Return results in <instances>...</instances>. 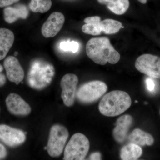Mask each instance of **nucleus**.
Segmentation results:
<instances>
[{
    "label": "nucleus",
    "instance_id": "nucleus-1",
    "mask_svg": "<svg viewBox=\"0 0 160 160\" xmlns=\"http://www.w3.org/2000/svg\"><path fill=\"white\" fill-rule=\"evenodd\" d=\"M86 49L87 56L99 65H105L108 62L113 65L121 58L120 53L106 37L92 38L87 42Z\"/></svg>",
    "mask_w": 160,
    "mask_h": 160
},
{
    "label": "nucleus",
    "instance_id": "nucleus-2",
    "mask_svg": "<svg viewBox=\"0 0 160 160\" xmlns=\"http://www.w3.org/2000/svg\"><path fill=\"white\" fill-rule=\"evenodd\" d=\"M131 99L126 92L114 90L105 95L99 105L100 112L107 117L119 115L131 106Z\"/></svg>",
    "mask_w": 160,
    "mask_h": 160
},
{
    "label": "nucleus",
    "instance_id": "nucleus-3",
    "mask_svg": "<svg viewBox=\"0 0 160 160\" xmlns=\"http://www.w3.org/2000/svg\"><path fill=\"white\" fill-rule=\"evenodd\" d=\"M54 74L53 66L42 61H36L31 65L28 82L32 88L43 89L51 82Z\"/></svg>",
    "mask_w": 160,
    "mask_h": 160
},
{
    "label": "nucleus",
    "instance_id": "nucleus-4",
    "mask_svg": "<svg viewBox=\"0 0 160 160\" xmlns=\"http://www.w3.org/2000/svg\"><path fill=\"white\" fill-rule=\"evenodd\" d=\"M90 147L89 140L82 133H75L66 145L64 151L65 160H82L88 154Z\"/></svg>",
    "mask_w": 160,
    "mask_h": 160
},
{
    "label": "nucleus",
    "instance_id": "nucleus-5",
    "mask_svg": "<svg viewBox=\"0 0 160 160\" xmlns=\"http://www.w3.org/2000/svg\"><path fill=\"white\" fill-rule=\"evenodd\" d=\"M69 135L68 129L65 126L59 124L52 126L47 146L49 156L57 158L62 154Z\"/></svg>",
    "mask_w": 160,
    "mask_h": 160
},
{
    "label": "nucleus",
    "instance_id": "nucleus-6",
    "mask_svg": "<svg viewBox=\"0 0 160 160\" xmlns=\"http://www.w3.org/2000/svg\"><path fill=\"white\" fill-rule=\"evenodd\" d=\"M107 89V85L103 82L91 81L80 86L76 92V97L81 102L89 104L99 99Z\"/></svg>",
    "mask_w": 160,
    "mask_h": 160
},
{
    "label": "nucleus",
    "instance_id": "nucleus-7",
    "mask_svg": "<svg viewBox=\"0 0 160 160\" xmlns=\"http://www.w3.org/2000/svg\"><path fill=\"white\" fill-rule=\"evenodd\" d=\"M138 71L151 78L160 79V58L144 54L137 59L135 64Z\"/></svg>",
    "mask_w": 160,
    "mask_h": 160
},
{
    "label": "nucleus",
    "instance_id": "nucleus-8",
    "mask_svg": "<svg viewBox=\"0 0 160 160\" xmlns=\"http://www.w3.org/2000/svg\"><path fill=\"white\" fill-rule=\"evenodd\" d=\"M78 83L77 76L72 73L65 75L62 78L60 83L62 89L61 97L65 106L70 107L74 104Z\"/></svg>",
    "mask_w": 160,
    "mask_h": 160
},
{
    "label": "nucleus",
    "instance_id": "nucleus-9",
    "mask_svg": "<svg viewBox=\"0 0 160 160\" xmlns=\"http://www.w3.org/2000/svg\"><path fill=\"white\" fill-rule=\"evenodd\" d=\"M25 132L6 125H0V140L11 147H16L25 142Z\"/></svg>",
    "mask_w": 160,
    "mask_h": 160
},
{
    "label": "nucleus",
    "instance_id": "nucleus-10",
    "mask_svg": "<svg viewBox=\"0 0 160 160\" xmlns=\"http://www.w3.org/2000/svg\"><path fill=\"white\" fill-rule=\"evenodd\" d=\"M65 21V16L62 12H52L42 26V34L46 38L54 37L62 28Z\"/></svg>",
    "mask_w": 160,
    "mask_h": 160
},
{
    "label": "nucleus",
    "instance_id": "nucleus-11",
    "mask_svg": "<svg viewBox=\"0 0 160 160\" xmlns=\"http://www.w3.org/2000/svg\"><path fill=\"white\" fill-rule=\"evenodd\" d=\"M6 103L8 111L14 115L26 116L31 112L29 104L16 93L9 94L6 98Z\"/></svg>",
    "mask_w": 160,
    "mask_h": 160
},
{
    "label": "nucleus",
    "instance_id": "nucleus-12",
    "mask_svg": "<svg viewBox=\"0 0 160 160\" xmlns=\"http://www.w3.org/2000/svg\"><path fill=\"white\" fill-rule=\"evenodd\" d=\"M6 75L9 81L18 85L24 79V71L18 60L13 56L6 58L4 62Z\"/></svg>",
    "mask_w": 160,
    "mask_h": 160
},
{
    "label": "nucleus",
    "instance_id": "nucleus-13",
    "mask_svg": "<svg viewBox=\"0 0 160 160\" xmlns=\"http://www.w3.org/2000/svg\"><path fill=\"white\" fill-rule=\"evenodd\" d=\"M132 123V118L130 115L122 116L117 120L116 126L113 129L112 134L118 143L121 144L125 142Z\"/></svg>",
    "mask_w": 160,
    "mask_h": 160
},
{
    "label": "nucleus",
    "instance_id": "nucleus-14",
    "mask_svg": "<svg viewBox=\"0 0 160 160\" xmlns=\"http://www.w3.org/2000/svg\"><path fill=\"white\" fill-rule=\"evenodd\" d=\"M3 12L4 20L9 24H12L19 19H26L29 14L27 7L23 4H18L13 7H6Z\"/></svg>",
    "mask_w": 160,
    "mask_h": 160
},
{
    "label": "nucleus",
    "instance_id": "nucleus-15",
    "mask_svg": "<svg viewBox=\"0 0 160 160\" xmlns=\"http://www.w3.org/2000/svg\"><path fill=\"white\" fill-rule=\"evenodd\" d=\"M14 41V35L9 29L0 28V61L6 57Z\"/></svg>",
    "mask_w": 160,
    "mask_h": 160
},
{
    "label": "nucleus",
    "instance_id": "nucleus-16",
    "mask_svg": "<svg viewBox=\"0 0 160 160\" xmlns=\"http://www.w3.org/2000/svg\"><path fill=\"white\" fill-rule=\"evenodd\" d=\"M128 139L130 143L139 146H152L154 142L151 134L139 129L133 130L129 135Z\"/></svg>",
    "mask_w": 160,
    "mask_h": 160
},
{
    "label": "nucleus",
    "instance_id": "nucleus-17",
    "mask_svg": "<svg viewBox=\"0 0 160 160\" xmlns=\"http://www.w3.org/2000/svg\"><path fill=\"white\" fill-rule=\"evenodd\" d=\"M100 4L106 5L111 12L115 14L121 15L129 9V0H97Z\"/></svg>",
    "mask_w": 160,
    "mask_h": 160
},
{
    "label": "nucleus",
    "instance_id": "nucleus-18",
    "mask_svg": "<svg viewBox=\"0 0 160 160\" xmlns=\"http://www.w3.org/2000/svg\"><path fill=\"white\" fill-rule=\"evenodd\" d=\"M142 154L140 146L130 143L124 146L120 152V158L123 160H137Z\"/></svg>",
    "mask_w": 160,
    "mask_h": 160
},
{
    "label": "nucleus",
    "instance_id": "nucleus-19",
    "mask_svg": "<svg viewBox=\"0 0 160 160\" xmlns=\"http://www.w3.org/2000/svg\"><path fill=\"white\" fill-rule=\"evenodd\" d=\"M99 27L102 32L106 34H114L124 28L122 23L112 19L101 21L99 23Z\"/></svg>",
    "mask_w": 160,
    "mask_h": 160
},
{
    "label": "nucleus",
    "instance_id": "nucleus-20",
    "mask_svg": "<svg viewBox=\"0 0 160 160\" xmlns=\"http://www.w3.org/2000/svg\"><path fill=\"white\" fill-rule=\"evenodd\" d=\"M52 5L51 0H31L29 6L32 12L45 13L49 11Z\"/></svg>",
    "mask_w": 160,
    "mask_h": 160
},
{
    "label": "nucleus",
    "instance_id": "nucleus-21",
    "mask_svg": "<svg viewBox=\"0 0 160 160\" xmlns=\"http://www.w3.org/2000/svg\"><path fill=\"white\" fill-rule=\"evenodd\" d=\"M100 22L85 24L82 27V31L86 34L92 35L97 36L101 34L102 32L100 30L99 27V23Z\"/></svg>",
    "mask_w": 160,
    "mask_h": 160
},
{
    "label": "nucleus",
    "instance_id": "nucleus-22",
    "mask_svg": "<svg viewBox=\"0 0 160 160\" xmlns=\"http://www.w3.org/2000/svg\"><path fill=\"white\" fill-rule=\"evenodd\" d=\"M60 49L64 51L72 52L75 53L79 49V44L75 41L63 42L60 45Z\"/></svg>",
    "mask_w": 160,
    "mask_h": 160
},
{
    "label": "nucleus",
    "instance_id": "nucleus-23",
    "mask_svg": "<svg viewBox=\"0 0 160 160\" xmlns=\"http://www.w3.org/2000/svg\"><path fill=\"white\" fill-rule=\"evenodd\" d=\"M146 83L147 89L149 91L152 92L154 90L155 84L152 79L149 78H147L146 80Z\"/></svg>",
    "mask_w": 160,
    "mask_h": 160
},
{
    "label": "nucleus",
    "instance_id": "nucleus-24",
    "mask_svg": "<svg viewBox=\"0 0 160 160\" xmlns=\"http://www.w3.org/2000/svg\"><path fill=\"white\" fill-rule=\"evenodd\" d=\"M20 0H0V8L7 7L18 2Z\"/></svg>",
    "mask_w": 160,
    "mask_h": 160
},
{
    "label": "nucleus",
    "instance_id": "nucleus-25",
    "mask_svg": "<svg viewBox=\"0 0 160 160\" xmlns=\"http://www.w3.org/2000/svg\"><path fill=\"white\" fill-rule=\"evenodd\" d=\"M84 21V22L86 24L98 23L101 22V18L99 16L90 17L86 18Z\"/></svg>",
    "mask_w": 160,
    "mask_h": 160
},
{
    "label": "nucleus",
    "instance_id": "nucleus-26",
    "mask_svg": "<svg viewBox=\"0 0 160 160\" xmlns=\"http://www.w3.org/2000/svg\"><path fill=\"white\" fill-rule=\"evenodd\" d=\"M7 153L6 148L0 143V159L6 158Z\"/></svg>",
    "mask_w": 160,
    "mask_h": 160
},
{
    "label": "nucleus",
    "instance_id": "nucleus-27",
    "mask_svg": "<svg viewBox=\"0 0 160 160\" xmlns=\"http://www.w3.org/2000/svg\"><path fill=\"white\" fill-rule=\"evenodd\" d=\"M90 160H101V155L100 152H97L92 153L89 157Z\"/></svg>",
    "mask_w": 160,
    "mask_h": 160
},
{
    "label": "nucleus",
    "instance_id": "nucleus-28",
    "mask_svg": "<svg viewBox=\"0 0 160 160\" xmlns=\"http://www.w3.org/2000/svg\"><path fill=\"white\" fill-rule=\"evenodd\" d=\"M6 79L5 75L1 72L0 73V87H2L6 84Z\"/></svg>",
    "mask_w": 160,
    "mask_h": 160
},
{
    "label": "nucleus",
    "instance_id": "nucleus-29",
    "mask_svg": "<svg viewBox=\"0 0 160 160\" xmlns=\"http://www.w3.org/2000/svg\"><path fill=\"white\" fill-rule=\"evenodd\" d=\"M138 1L140 2V3L143 4H146L147 2V0H138Z\"/></svg>",
    "mask_w": 160,
    "mask_h": 160
},
{
    "label": "nucleus",
    "instance_id": "nucleus-30",
    "mask_svg": "<svg viewBox=\"0 0 160 160\" xmlns=\"http://www.w3.org/2000/svg\"><path fill=\"white\" fill-rule=\"evenodd\" d=\"M3 66H2V65L0 64V73L2 72L3 71Z\"/></svg>",
    "mask_w": 160,
    "mask_h": 160
},
{
    "label": "nucleus",
    "instance_id": "nucleus-31",
    "mask_svg": "<svg viewBox=\"0 0 160 160\" xmlns=\"http://www.w3.org/2000/svg\"><path fill=\"white\" fill-rule=\"evenodd\" d=\"M14 55L15 56H17L18 54V52H14Z\"/></svg>",
    "mask_w": 160,
    "mask_h": 160
},
{
    "label": "nucleus",
    "instance_id": "nucleus-32",
    "mask_svg": "<svg viewBox=\"0 0 160 160\" xmlns=\"http://www.w3.org/2000/svg\"><path fill=\"white\" fill-rule=\"evenodd\" d=\"M44 149H46V150H47V146H46V147H44Z\"/></svg>",
    "mask_w": 160,
    "mask_h": 160
},
{
    "label": "nucleus",
    "instance_id": "nucleus-33",
    "mask_svg": "<svg viewBox=\"0 0 160 160\" xmlns=\"http://www.w3.org/2000/svg\"><path fill=\"white\" fill-rule=\"evenodd\" d=\"M0 112H1V109H0Z\"/></svg>",
    "mask_w": 160,
    "mask_h": 160
},
{
    "label": "nucleus",
    "instance_id": "nucleus-34",
    "mask_svg": "<svg viewBox=\"0 0 160 160\" xmlns=\"http://www.w3.org/2000/svg\"></svg>",
    "mask_w": 160,
    "mask_h": 160
}]
</instances>
